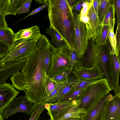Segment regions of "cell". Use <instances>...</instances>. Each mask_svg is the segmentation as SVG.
<instances>
[{"mask_svg":"<svg viewBox=\"0 0 120 120\" xmlns=\"http://www.w3.org/2000/svg\"><path fill=\"white\" fill-rule=\"evenodd\" d=\"M35 1L37 3L40 4H44L45 3V0H35Z\"/></svg>","mask_w":120,"mask_h":120,"instance_id":"cell-45","label":"cell"},{"mask_svg":"<svg viewBox=\"0 0 120 120\" xmlns=\"http://www.w3.org/2000/svg\"><path fill=\"white\" fill-rule=\"evenodd\" d=\"M11 51V48L6 44L0 41V59L6 56Z\"/></svg>","mask_w":120,"mask_h":120,"instance_id":"cell-33","label":"cell"},{"mask_svg":"<svg viewBox=\"0 0 120 120\" xmlns=\"http://www.w3.org/2000/svg\"><path fill=\"white\" fill-rule=\"evenodd\" d=\"M45 32L47 34L51 36V39L49 41L55 47H59L62 45H65L63 38L54 30L49 28H47L46 29Z\"/></svg>","mask_w":120,"mask_h":120,"instance_id":"cell-23","label":"cell"},{"mask_svg":"<svg viewBox=\"0 0 120 120\" xmlns=\"http://www.w3.org/2000/svg\"><path fill=\"white\" fill-rule=\"evenodd\" d=\"M99 4V0H93V5L95 11L98 16V11Z\"/></svg>","mask_w":120,"mask_h":120,"instance_id":"cell-42","label":"cell"},{"mask_svg":"<svg viewBox=\"0 0 120 120\" xmlns=\"http://www.w3.org/2000/svg\"><path fill=\"white\" fill-rule=\"evenodd\" d=\"M52 46L50 42L47 47L44 56V62L45 71L47 73L50 65L52 56L51 48Z\"/></svg>","mask_w":120,"mask_h":120,"instance_id":"cell-30","label":"cell"},{"mask_svg":"<svg viewBox=\"0 0 120 120\" xmlns=\"http://www.w3.org/2000/svg\"><path fill=\"white\" fill-rule=\"evenodd\" d=\"M33 103L29 101L25 95L15 98L5 109L2 116L6 119L9 116L19 112L27 115L30 114Z\"/></svg>","mask_w":120,"mask_h":120,"instance_id":"cell-8","label":"cell"},{"mask_svg":"<svg viewBox=\"0 0 120 120\" xmlns=\"http://www.w3.org/2000/svg\"><path fill=\"white\" fill-rule=\"evenodd\" d=\"M85 89H73L66 94L59 101L56 103H61L71 101H79L83 95Z\"/></svg>","mask_w":120,"mask_h":120,"instance_id":"cell-22","label":"cell"},{"mask_svg":"<svg viewBox=\"0 0 120 120\" xmlns=\"http://www.w3.org/2000/svg\"><path fill=\"white\" fill-rule=\"evenodd\" d=\"M41 35L39 28L35 25L31 27L20 30L14 33L15 41L19 40L27 41L31 40H39Z\"/></svg>","mask_w":120,"mask_h":120,"instance_id":"cell-17","label":"cell"},{"mask_svg":"<svg viewBox=\"0 0 120 120\" xmlns=\"http://www.w3.org/2000/svg\"><path fill=\"white\" fill-rule=\"evenodd\" d=\"M83 0H79L78 1L75 3V4L72 7V10L73 12L77 14V13H79L82 8V4Z\"/></svg>","mask_w":120,"mask_h":120,"instance_id":"cell-39","label":"cell"},{"mask_svg":"<svg viewBox=\"0 0 120 120\" xmlns=\"http://www.w3.org/2000/svg\"><path fill=\"white\" fill-rule=\"evenodd\" d=\"M16 90L9 83L0 85V113L2 114L6 108L18 95Z\"/></svg>","mask_w":120,"mask_h":120,"instance_id":"cell-12","label":"cell"},{"mask_svg":"<svg viewBox=\"0 0 120 120\" xmlns=\"http://www.w3.org/2000/svg\"><path fill=\"white\" fill-rule=\"evenodd\" d=\"M112 96L109 92L106 94L97 104L86 111L80 120H101L104 107Z\"/></svg>","mask_w":120,"mask_h":120,"instance_id":"cell-14","label":"cell"},{"mask_svg":"<svg viewBox=\"0 0 120 120\" xmlns=\"http://www.w3.org/2000/svg\"><path fill=\"white\" fill-rule=\"evenodd\" d=\"M15 33L11 29L0 28V41L7 44L11 49L14 45Z\"/></svg>","mask_w":120,"mask_h":120,"instance_id":"cell-21","label":"cell"},{"mask_svg":"<svg viewBox=\"0 0 120 120\" xmlns=\"http://www.w3.org/2000/svg\"><path fill=\"white\" fill-rule=\"evenodd\" d=\"M38 39L15 41L14 46L6 56L0 60L3 63L16 61L26 59L34 50Z\"/></svg>","mask_w":120,"mask_h":120,"instance_id":"cell-5","label":"cell"},{"mask_svg":"<svg viewBox=\"0 0 120 120\" xmlns=\"http://www.w3.org/2000/svg\"><path fill=\"white\" fill-rule=\"evenodd\" d=\"M87 15L89 18L85 24L88 40H95L103 26L98 16L95 11L93 5L90 8Z\"/></svg>","mask_w":120,"mask_h":120,"instance_id":"cell-10","label":"cell"},{"mask_svg":"<svg viewBox=\"0 0 120 120\" xmlns=\"http://www.w3.org/2000/svg\"><path fill=\"white\" fill-rule=\"evenodd\" d=\"M95 44L96 52V65L105 77L110 87L114 91V86L111 75L110 55L111 47L107 43V45H98L95 42Z\"/></svg>","mask_w":120,"mask_h":120,"instance_id":"cell-7","label":"cell"},{"mask_svg":"<svg viewBox=\"0 0 120 120\" xmlns=\"http://www.w3.org/2000/svg\"><path fill=\"white\" fill-rule=\"evenodd\" d=\"M67 2L70 6L72 7L77 0H67Z\"/></svg>","mask_w":120,"mask_h":120,"instance_id":"cell-44","label":"cell"},{"mask_svg":"<svg viewBox=\"0 0 120 120\" xmlns=\"http://www.w3.org/2000/svg\"><path fill=\"white\" fill-rule=\"evenodd\" d=\"M49 42L48 38L41 34L34 50L26 59L21 71L15 73L10 79L13 87L24 91L26 98L33 103L42 100L45 95V88L48 76L44 59Z\"/></svg>","mask_w":120,"mask_h":120,"instance_id":"cell-1","label":"cell"},{"mask_svg":"<svg viewBox=\"0 0 120 120\" xmlns=\"http://www.w3.org/2000/svg\"><path fill=\"white\" fill-rule=\"evenodd\" d=\"M78 80L75 75L70 76L67 82L60 89L53 97L49 104L57 102L69 91L74 89L76 83Z\"/></svg>","mask_w":120,"mask_h":120,"instance_id":"cell-18","label":"cell"},{"mask_svg":"<svg viewBox=\"0 0 120 120\" xmlns=\"http://www.w3.org/2000/svg\"><path fill=\"white\" fill-rule=\"evenodd\" d=\"M4 119L2 116V114L0 113V120H3Z\"/></svg>","mask_w":120,"mask_h":120,"instance_id":"cell-47","label":"cell"},{"mask_svg":"<svg viewBox=\"0 0 120 120\" xmlns=\"http://www.w3.org/2000/svg\"><path fill=\"white\" fill-rule=\"evenodd\" d=\"M79 104L70 108L64 114L57 120H80L86 111L83 108H79Z\"/></svg>","mask_w":120,"mask_h":120,"instance_id":"cell-19","label":"cell"},{"mask_svg":"<svg viewBox=\"0 0 120 120\" xmlns=\"http://www.w3.org/2000/svg\"><path fill=\"white\" fill-rule=\"evenodd\" d=\"M56 82L53 80L52 78L48 77V81L45 88V96L53 90L56 86Z\"/></svg>","mask_w":120,"mask_h":120,"instance_id":"cell-34","label":"cell"},{"mask_svg":"<svg viewBox=\"0 0 120 120\" xmlns=\"http://www.w3.org/2000/svg\"><path fill=\"white\" fill-rule=\"evenodd\" d=\"M115 36L116 40V45L115 54L117 55H120V24L117 27Z\"/></svg>","mask_w":120,"mask_h":120,"instance_id":"cell-36","label":"cell"},{"mask_svg":"<svg viewBox=\"0 0 120 120\" xmlns=\"http://www.w3.org/2000/svg\"><path fill=\"white\" fill-rule=\"evenodd\" d=\"M96 57L95 40H89L87 48L82 57L81 66L89 68L96 65Z\"/></svg>","mask_w":120,"mask_h":120,"instance_id":"cell-15","label":"cell"},{"mask_svg":"<svg viewBox=\"0 0 120 120\" xmlns=\"http://www.w3.org/2000/svg\"><path fill=\"white\" fill-rule=\"evenodd\" d=\"M72 73L78 79L86 81L101 79L104 76L96 65L89 68L81 66L72 71Z\"/></svg>","mask_w":120,"mask_h":120,"instance_id":"cell-13","label":"cell"},{"mask_svg":"<svg viewBox=\"0 0 120 120\" xmlns=\"http://www.w3.org/2000/svg\"><path fill=\"white\" fill-rule=\"evenodd\" d=\"M92 5L93 4H92L88 6L82 8L80 12L79 16H82L87 15L89 10Z\"/></svg>","mask_w":120,"mask_h":120,"instance_id":"cell-41","label":"cell"},{"mask_svg":"<svg viewBox=\"0 0 120 120\" xmlns=\"http://www.w3.org/2000/svg\"><path fill=\"white\" fill-rule=\"evenodd\" d=\"M47 4L46 2H45L42 5L33 11L31 13H29L28 15H27L26 17H25L23 19H21L20 20H21L23 19H25L26 18L29 16L33 15L38 12L42 10L47 7Z\"/></svg>","mask_w":120,"mask_h":120,"instance_id":"cell-40","label":"cell"},{"mask_svg":"<svg viewBox=\"0 0 120 120\" xmlns=\"http://www.w3.org/2000/svg\"><path fill=\"white\" fill-rule=\"evenodd\" d=\"M26 0H18V7L21 4H23Z\"/></svg>","mask_w":120,"mask_h":120,"instance_id":"cell-46","label":"cell"},{"mask_svg":"<svg viewBox=\"0 0 120 120\" xmlns=\"http://www.w3.org/2000/svg\"><path fill=\"white\" fill-rule=\"evenodd\" d=\"M111 75L114 86L115 95L120 96V88L119 83L120 72V55L110 53Z\"/></svg>","mask_w":120,"mask_h":120,"instance_id":"cell-16","label":"cell"},{"mask_svg":"<svg viewBox=\"0 0 120 120\" xmlns=\"http://www.w3.org/2000/svg\"><path fill=\"white\" fill-rule=\"evenodd\" d=\"M18 0H0V11L6 15H16Z\"/></svg>","mask_w":120,"mask_h":120,"instance_id":"cell-20","label":"cell"},{"mask_svg":"<svg viewBox=\"0 0 120 120\" xmlns=\"http://www.w3.org/2000/svg\"><path fill=\"white\" fill-rule=\"evenodd\" d=\"M48 5L49 28L57 32L68 49L74 47L72 7L67 0H45Z\"/></svg>","mask_w":120,"mask_h":120,"instance_id":"cell-2","label":"cell"},{"mask_svg":"<svg viewBox=\"0 0 120 120\" xmlns=\"http://www.w3.org/2000/svg\"><path fill=\"white\" fill-rule=\"evenodd\" d=\"M98 79L90 81H86L79 79L75 87V89H85L90 84L97 81Z\"/></svg>","mask_w":120,"mask_h":120,"instance_id":"cell-32","label":"cell"},{"mask_svg":"<svg viewBox=\"0 0 120 120\" xmlns=\"http://www.w3.org/2000/svg\"><path fill=\"white\" fill-rule=\"evenodd\" d=\"M72 17L74 46L79 57L81 60L88 44L86 29L85 24L80 21L79 15L72 11Z\"/></svg>","mask_w":120,"mask_h":120,"instance_id":"cell-6","label":"cell"},{"mask_svg":"<svg viewBox=\"0 0 120 120\" xmlns=\"http://www.w3.org/2000/svg\"><path fill=\"white\" fill-rule=\"evenodd\" d=\"M51 50V58L47 73L48 76L54 78L63 72L71 71L70 52L66 45H62L59 47L52 45Z\"/></svg>","mask_w":120,"mask_h":120,"instance_id":"cell-4","label":"cell"},{"mask_svg":"<svg viewBox=\"0 0 120 120\" xmlns=\"http://www.w3.org/2000/svg\"><path fill=\"white\" fill-rule=\"evenodd\" d=\"M79 101H73L61 103H56L49 104L46 102L45 109L47 111V114L52 120H57L62 117L73 105L79 104Z\"/></svg>","mask_w":120,"mask_h":120,"instance_id":"cell-11","label":"cell"},{"mask_svg":"<svg viewBox=\"0 0 120 120\" xmlns=\"http://www.w3.org/2000/svg\"><path fill=\"white\" fill-rule=\"evenodd\" d=\"M72 72L70 71L63 72L52 78L53 80L56 82L63 81L70 76Z\"/></svg>","mask_w":120,"mask_h":120,"instance_id":"cell-35","label":"cell"},{"mask_svg":"<svg viewBox=\"0 0 120 120\" xmlns=\"http://www.w3.org/2000/svg\"><path fill=\"white\" fill-rule=\"evenodd\" d=\"M115 9L113 3L109 11L106 15L104 21L102 23L103 26L104 25L109 26V24L115 23Z\"/></svg>","mask_w":120,"mask_h":120,"instance_id":"cell-29","label":"cell"},{"mask_svg":"<svg viewBox=\"0 0 120 120\" xmlns=\"http://www.w3.org/2000/svg\"><path fill=\"white\" fill-rule=\"evenodd\" d=\"M79 19L81 21L85 24L87 23L89 20V18L87 15L82 16H79Z\"/></svg>","mask_w":120,"mask_h":120,"instance_id":"cell-43","label":"cell"},{"mask_svg":"<svg viewBox=\"0 0 120 120\" xmlns=\"http://www.w3.org/2000/svg\"><path fill=\"white\" fill-rule=\"evenodd\" d=\"M101 120H120V96H113L103 108Z\"/></svg>","mask_w":120,"mask_h":120,"instance_id":"cell-9","label":"cell"},{"mask_svg":"<svg viewBox=\"0 0 120 120\" xmlns=\"http://www.w3.org/2000/svg\"><path fill=\"white\" fill-rule=\"evenodd\" d=\"M115 24H110L109 26L108 38L111 46L110 53L115 54L116 40L114 32Z\"/></svg>","mask_w":120,"mask_h":120,"instance_id":"cell-27","label":"cell"},{"mask_svg":"<svg viewBox=\"0 0 120 120\" xmlns=\"http://www.w3.org/2000/svg\"><path fill=\"white\" fill-rule=\"evenodd\" d=\"M46 103L43 100L34 103L31 110L30 117L29 120H38L41 113L45 109Z\"/></svg>","mask_w":120,"mask_h":120,"instance_id":"cell-24","label":"cell"},{"mask_svg":"<svg viewBox=\"0 0 120 120\" xmlns=\"http://www.w3.org/2000/svg\"><path fill=\"white\" fill-rule=\"evenodd\" d=\"M70 76L63 81L57 82L54 88L50 93L46 95L44 97L42 100H43L45 102L49 104L52 99L58 92L60 89L67 82Z\"/></svg>","mask_w":120,"mask_h":120,"instance_id":"cell-28","label":"cell"},{"mask_svg":"<svg viewBox=\"0 0 120 120\" xmlns=\"http://www.w3.org/2000/svg\"><path fill=\"white\" fill-rule=\"evenodd\" d=\"M49 120H52L50 118Z\"/></svg>","mask_w":120,"mask_h":120,"instance_id":"cell-48","label":"cell"},{"mask_svg":"<svg viewBox=\"0 0 120 120\" xmlns=\"http://www.w3.org/2000/svg\"><path fill=\"white\" fill-rule=\"evenodd\" d=\"M111 0H99L98 16L102 24L105 17L111 7Z\"/></svg>","mask_w":120,"mask_h":120,"instance_id":"cell-25","label":"cell"},{"mask_svg":"<svg viewBox=\"0 0 120 120\" xmlns=\"http://www.w3.org/2000/svg\"><path fill=\"white\" fill-rule=\"evenodd\" d=\"M112 89L105 78L99 79L85 89L78 105L79 108L87 111L98 103Z\"/></svg>","mask_w":120,"mask_h":120,"instance_id":"cell-3","label":"cell"},{"mask_svg":"<svg viewBox=\"0 0 120 120\" xmlns=\"http://www.w3.org/2000/svg\"><path fill=\"white\" fill-rule=\"evenodd\" d=\"M32 0H26L18 8L17 14L19 15L21 14L28 13L30 12V8Z\"/></svg>","mask_w":120,"mask_h":120,"instance_id":"cell-31","label":"cell"},{"mask_svg":"<svg viewBox=\"0 0 120 120\" xmlns=\"http://www.w3.org/2000/svg\"><path fill=\"white\" fill-rule=\"evenodd\" d=\"M6 15L4 13L0 11V28H6L8 27L5 18Z\"/></svg>","mask_w":120,"mask_h":120,"instance_id":"cell-38","label":"cell"},{"mask_svg":"<svg viewBox=\"0 0 120 120\" xmlns=\"http://www.w3.org/2000/svg\"><path fill=\"white\" fill-rule=\"evenodd\" d=\"M115 10L116 11L117 15V27L120 24V0H116L113 1Z\"/></svg>","mask_w":120,"mask_h":120,"instance_id":"cell-37","label":"cell"},{"mask_svg":"<svg viewBox=\"0 0 120 120\" xmlns=\"http://www.w3.org/2000/svg\"><path fill=\"white\" fill-rule=\"evenodd\" d=\"M109 29V26L104 25L103 26L95 40V42L97 44L101 45L107 44Z\"/></svg>","mask_w":120,"mask_h":120,"instance_id":"cell-26","label":"cell"}]
</instances>
